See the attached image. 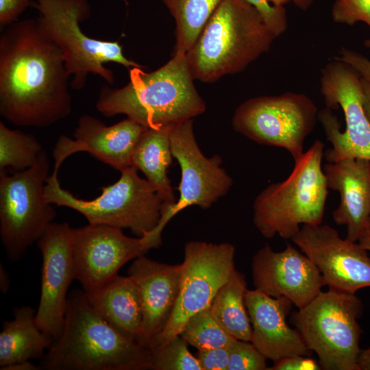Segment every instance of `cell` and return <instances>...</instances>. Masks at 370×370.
<instances>
[{"label": "cell", "mask_w": 370, "mask_h": 370, "mask_svg": "<svg viewBox=\"0 0 370 370\" xmlns=\"http://www.w3.org/2000/svg\"><path fill=\"white\" fill-rule=\"evenodd\" d=\"M70 75L60 49L37 18L0 34V114L21 127H46L71 112Z\"/></svg>", "instance_id": "cell-1"}, {"label": "cell", "mask_w": 370, "mask_h": 370, "mask_svg": "<svg viewBox=\"0 0 370 370\" xmlns=\"http://www.w3.org/2000/svg\"><path fill=\"white\" fill-rule=\"evenodd\" d=\"M123 87L103 86L97 110L106 117L125 114L147 128L174 126L203 114L206 103L194 85L185 53L174 52L151 71L132 68Z\"/></svg>", "instance_id": "cell-2"}, {"label": "cell", "mask_w": 370, "mask_h": 370, "mask_svg": "<svg viewBox=\"0 0 370 370\" xmlns=\"http://www.w3.org/2000/svg\"><path fill=\"white\" fill-rule=\"evenodd\" d=\"M40 369L147 370L150 351L123 336L91 305L84 291L68 295L60 336L43 356Z\"/></svg>", "instance_id": "cell-3"}, {"label": "cell", "mask_w": 370, "mask_h": 370, "mask_svg": "<svg viewBox=\"0 0 370 370\" xmlns=\"http://www.w3.org/2000/svg\"><path fill=\"white\" fill-rule=\"evenodd\" d=\"M275 36L245 0H223L186 53L193 78L212 83L243 71Z\"/></svg>", "instance_id": "cell-4"}, {"label": "cell", "mask_w": 370, "mask_h": 370, "mask_svg": "<svg viewBox=\"0 0 370 370\" xmlns=\"http://www.w3.org/2000/svg\"><path fill=\"white\" fill-rule=\"evenodd\" d=\"M324 144L316 140L295 161L288 177L269 185L256 197L254 224L265 238L291 239L300 225L321 224L328 194L322 168Z\"/></svg>", "instance_id": "cell-5"}, {"label": "cell", "mask_w": 370, "mask_h": 370, "mask_svg": "<svg viewBox=\"0 0 370 370\" xmlns=\"http://www.w3.org/2000/svg\"><path fill=\"white\" fill-rule=\"evenodd\" d=\"M60 165L55 163L45 186V197L51 204L78 212L89 223L129 229L138 237L158 225L164 202L153 185L141 178L134 166L121 171V177L115 183L101 187L99 197L84 200L61 187L58 177Z\"/></svg>", "instance_id": "cell-6"}, {"label": "cell", "mask_w": 370, "mask_h": 370, "mask_svg": "<svg viewBox=\"0 0 370 370\" xmlns=\"http://www.w3.org/2000/svg\"><path fill=\"white\" fill-rule=\"evenodd\" d=\"M35 6L41 28L62 52L73 89H82L90 73L113 84L114 72L105 66L109 62L129 70L143 67L123 54L119 42L95 39L83 32L80 23L90 16L88 0H36Z\"/></svg>", "instance_id": "cell-7"}, {"label": "cell", "mask_w": 370, "mask_h": 370, "mask_svg": "<svg viewBox=\"0 0 370 370\" xmlns=\"http://www.w3.org/2000/svg\"><path fill=\"white\" fill-rule=\"evenodd\" d=\"M362 312L356 294L329 289L294 312L291 321L308 348L317 355L321 369L359 370L358 319Z\"/></svg>", "instance_id": "cell-8"}, {"label": "cell", "mask_w": 370, "mask_h": 370, "mask_svg": "<svg viewBox=\"0 0 370 370\" xmlns=\"http://www.w3.org/2000/svg\"><path fill=\"white\" fill-rule=\"evenodd\" d=\"M321 92L326 108L318 112L328 140V162L347 158L370 160V123L363 108L361 76L335 58L321 70Z\"/></svg>", "instance_id": "cell-9"}, {"label": "cell", "mask_w": 370, "mask_h": 370, "mask_svg": "<svg viewBox=\"0 0 370 370\" xmlns=\"http://www.w3.org/2000/svg\"><path fill=\"white\" fill-rule=\"evenodd\" d=\"M49 160L43 149L33 166L9 174L0 171V236L8 258L18 260L56 215L45 194Z\"/></svg>", "instance_id": "cell-10"}, {"label": "cell", "mask_w": 370, "mask_h": 370, "mask_svg": "<svg viewBox=\"0 0 370 370\" xmlns=\"http://www.w3.org/2000/svg\"><path fill=\"white\" fill-rule=\"evenodd\" d=\"M234 256L235 247L228 243L192 241L185 244L175 306L163 330L151 340L149 349L180 335L190 317L210 306L236 269Z\"/></svg>", "instance_id": "cell-11"}, {"label": "cell", "mask_w": 370, "mask_h": 370, "mask_svg": "<svg viewBox=\"0 0 370 370\" xmlns=\"http://www.w3.org/2000/svg\"><path fill=\"white\" fill-rule=\"evenodd\" d=\"M318 110L308 96L287 92L249 99L235 110L233 129L261 145L282 147L294 159L304 154V143L313 130Z\"/></svg>", "instance_id": "cell-12"}, {"label": "cell", "mask_w": 370, "mask_h": 370, "mask_svg": "<svg viewBox=\"0 0 370 370\" xmlns=\"http://www.w3.org/2000/svg\"><path fill=\"white\" fill-rule=\"evenodd\" d=\"M170 143L173 157L181 169L180 197L174 204L163 206L160 220L153 230L160 237L166 225L181 210L190 206L210 208L233 184L232 177L221 166V157L208 158L201 151L194 134L193 119L171 127Z\"/></svg>", "instance_id": "cell-13"}, {"label": "cell", "mask_w": 370, "mask_h": 370, "mask_svg": "<svg viewBox=\"0 0 370 370\" xmlns=\"http://www.w3.org/2000/svg\"><path fill=\"white\" fill-rule=\"evenodd\" d=\"M162 243L149 232L132 238L121 228L104 224L73 228L75 280L86 293H93L116 275L128 261L158 248Z\"/></svg>", "instance_id": "cell-14"}, {"label": "cell", "mask_w": 370, "mask_h": 370, "mask_svg": "<svg viewBox=\"0 0 370 370\" xmlns=\"http://www.w3.org/2000/svg\"><path fill=\"white\" fill-rule=\"evenodd\" d=\"M291 240L316 265L329 289L356 294L370 287V257L358 242L328 225H303Z\"/></svg>", "instance_id": "cell-15"}, {"label": "cell", "mask_w": 370, "mask_h": 370, "mask_svg": "<svg viewBox=\"0 0 370 370\" xmlns=\"http://www.w3.org/2000/svg\"><path fill=\"white\" fill-rule=\"evenodd\" d=\"M72 230L67 223H51L37 245L42 258L40 297L36 312L38 328L53 341L61 334L69 288L75 280Z\"/></svg>", "instance_id": "cell-16"}, {"label": "cell", "mask_w": 370, "mask_h": 370, "mask_svg": "<svg viewBox=\"0 0 370 370\" xmlns=\"http://www.w3.org/2000/svg\"><path fill=\"white\" fill-rule=\"evenodd\" d=\"M251 271L256 289L285 297L297 308L310 303L325 286L313 262L290 244L282 251L264 245L252 258Z\"/></svg>", "instance_id": "cell-17"}, {"label": "cell", "mask_w": 370, "mask_h": 370, "mask_svg": "<svg viewBox=\"0 0 370 370\" xmlns=\"http://www.w3.org/2000/svg\"><path fill=\"white\" fill-rule=\"evenodd\" d=\"M145 127L127 118L112 125L85 114L79 117L73 133L75 140L60 136L53 154L66 159L77 152L85 151L114 169L122 171L132 166L135 146Z\"/></svg>", "instance_id": "cell-18"}, {"label": "cell", "mask_w": 370, "mask_h": 370, "mask_svg": "<svg viewBox=\"0 0 370 370\" xmlns=\"http://www.w3.org/2000/svg\"><path fill=\"white\" fill-rule=\"evenodd\" d=\"M180 273V264L157 262L145 255L136 258L127 271L140 295L143 319L138 343L147 349L171 316L179 293Z\"/></svg>", "instance_id": "cell-19"}, {"label": "cell", "mask_w": 370, "mask_h": 370, "mask_svg": "<svg viewBox=\"0 0 370 370\" xmlns=\"http://www.w3.org/2000/svg\"><path fill=\"white\" fill-rule=\"evenodd\" d=\"M245 304L252 328L251 342L267 359L274 362L289 356L311 355L299 332L286 322L291 301L255 288L247 289Z\"/></svg>", "instance_id": "cell-20"}, {"label": "cell", "mask_w": 370, "mask_h": 370, "mask_svg": "<svg viewBox=\"0 0 370 370\" xmlns=\"http://www.w3.org/2000/svg\"><path fill=\"white\" fill-rule=\"evenodd\" d=\"M328 188L338 192L333 212L337 225L347 226V238L354 242L370 231V160L347 158L323 166Z\"/></svg>", "instance_id": "cell-21"}, {"label": "cell", "mask_w": 370, "mask_h": 370, "mask_svg": "<svg viewBox=\"0 0 370 370\" xmlns=\"http://www.w3.org/2000/svg\"><path fill=\"white\" fill-rule=\"evenodd\" d=\"M86 294L108 323L125 338L138 343L143 306L138 288L130 276L117 274L96 291Z\"/></svg>", "instance_id": "cell-22"}, {"label": "cell", "mask_w": 370, "mask_h": 370, "mask_svg": "<svg viewBox=\"0 0 370 370\" xmlns=\"http://www.w3.org/2000/svg\"><path fill=\"white\" fill-rule=\"evenodd\" d=\"M13 314L14 319L3 323L0 333V369L42 358L53 341L37 325L36 312L32 307L16 308Z\"/></svg>", "instance_id": "cell-23"}, {"label": "cell", "mask_w": 370, "mask_h": 370, "mask_svg": "<svg viewBox=\"0 0 370 370\" xmlns=\"http://www.w3.org/2000/svg\"><path fill=\"white\" fill-rule=\"evenodd\" d=\"M172 127L145 128L132 156V166L146 176L166 206L176 201L167 175L173 157L170 143Z\"/></svg>", "instance_id": "cell-24"}, {"label": "cell", "mask_w": 370, "mask_h": 370, "mask_svg": "<svg viewBox=\"0 0 370 370\" xmlns=\"http://www.w3.org/2000/svg\"><path fill=\"white\" fill-rule=\"evenodd\" d=\"M245 275L234 270L214 296L210 306L218 323L236 339L250 341L252 328L245 304Z\"/></svg>", "instance_id": "cell-25"}, {"label": "cell", "mask_w": 370, "mask_h": 370, "mask_svg": "<svg viewBox=\"0 0 370 370\" xmlns=\"http://www.w3.org/2000/svg\"><path fill=\"white\" fill-rule=\"evenodd\" d=\"M175 21V52L186 53L223 0H160Z\"/></svg>", "instance_id": "cell-26"}, {"label": "cell", "mask_w": 370, "mask_h": 370, "mask_svg": "<svg viewBox=\"0 0 370 370\" xmlns=\"http://www.w3.org/2000/svg\"><path fill=\"white\" fill-rule=\"evenodd\" d=\"M42 150L34 135L10 129L0 122V171L25 170L34 164Z\"/></svg>", "instance_id": "cell-27"}, {"label": "cell", "mask_w": 370, "mask_h": 370, "mask_svg": "<svg viewBox=\"0 0 370 370\" xmlns=\"http://www.w3.org/2000/svg\"><path fill=\"white\" fill-rule=\"evenodd\" d=\"M180 335L198 351L228 347L236 339L218 323L210 307L190 317Z\"/></svg>", "instance_id": "cell-28"}, {"label": "cell", "mask_w": 370, "mask_h": 370, "mask_svg": "<svg viewBox=\"0 0 370 370\" xmlns=\"http://www.w3.org/2000/svg\"><path fill=\"white\" fill-rule=\"evenodd\" d=\"M188 344L180 335L165 345L149 349L151 370H202L188 350Z\"/></svg>", "instance_id": "cell-29"}, {"label": "cell", "mask_w": 370, "mask_h": 370, "mask_svg": "<svg viewBox=\"0 0 370 370\" xmlns=\"http://www.w3.org/2000/svg\"><path fill=\"white\" fill-rule=\"evenodd\" d=\"M228 370H266L267 358L250 341L235 339L229 345Z\"/></svg>", "instance_id": "cell-30"}, {"label": "cell", "mask_w": 370, "mask_h": 370, "mask_svg": "<svg viewBox=\"0 0 370 370\" xmlns=\"http://www.w3.org/2000/svg\"><path fill=\"white\" fill-rule=\"evenodd\" d=\"M332 16L336 23L353 25L363 21L370 27V0H336Z\"/></svg>", "instance_id": "cell-31"}, {"label": "cell", "mask_w": 370, "mask_h": 370, "mask_svg": "<svg viewBox=\"0 0 370 370\" xmlns=\"http://www.w3.org/2000/svg\"><path fill=\"white\" fill-rule=\"evenodd\" d=\"M260 14L265 25L275 38L287 28L286 13L283 6L271 5L267 0H245Z\"/></svg>", "instance_id": "cell-32"}, {"label": "cell", "mask_w": 370, "mask_h": 370, "mask_svg": "<svg viewBox=\"0 0 370 370\" xmlns=\"http://www.w3.org/2000/svg\"><path fill=\"white\" fill-rule=\"evenodd\" d=\"M228 347L198 351L195 356L201 369L228 370L230 358Z\"/></svg>", "instance_id": "cell-33"}, {"label": "cell", "mask_w": 370, "mask_h": 370, "mask_svg": "<svg viewBox=\"0 0 370 370\" xmlns=\"http://www.w3.org/2000/svg\"><path fill=\"white\" fill-rule=\"evenodd\" d=\"M319 361L308 356L293 355L282 358L268 370H320Z\"/></svg>", "instance_id": "cell-34"}, {"label": "cell", "mask_w": 370, "mask_h": 370, "mask_svg": "<svg viewBox=\"0 0 370 370\" xmlns=\"http://www.w3.org/2000/svg\"><path fill=\"white\" fill-rule=\"evenodd\" d=\"M31 4V0H0L1 27H5L17 21Z\"/></svg>", "instance_id": "cell-35"}, {"label": "cell", "mask_w": 370, "mask_h": 370, "mask_svg": "<svg viewBox=\"0 0 370 370\" xmlns=\"http://www.w3.org/2000/svg\"><path fill=\"white\" fill-rule=\"evenodd\" d=\"M340 54L337 58L352 66L361 77L370 82V60L368 58L346 48H342Z\"/></svg>", "instance_id": "cell-36"}, {"label": "cell", "mask_w": 370, "mask_h": 370, "mask_svg": "<svg viewBox=\"0 0 370 370\" xmlns=\"http://www.w3.org/2000/svg\"><path fill=\"white\" fill-rule=\"evenodd\" d=\"M361 84L363 92V108L370 123V82L361 77Z\"/></svg>", "instance_id": "cell-37"}, {"label": "cell", "mask_w": 370, "mask_h": 370, "mask_svg": "<svg viewBox=\"0 0 370 370\" xmlns=\"http://www.w3.org/2000/svg\"><path fill=\"white\" fill-rule=\"evenodd\" d=\"M357 362L359 370H370V347L360 349Z\"/></svg>", "instance_id": "cell-38"}, {"label": "cell", "mask_w": 370, "mask_h": 370, "mask_svg": "<svg viewBox=\"0 0 370 370\" xmlns=\"http://www.w3.org/2000/svg\"><path fill=\"white\" fill-rule=\"evenodd\" d=\"M270 3L276 6H283L288 1H293L299 8L307 10L312 4L313 0H267Z\"/></svg>", "instance_id": "cell-39"}, {"label": "cell", "mask_w": 370, "mask_h": 370, "mask_svg": "<svg viewBox=\"0 0 370 370\" xmlns=\"http://www.w3.org/2000/svg\"><path fill=\"white\" fill-rule=\"evenodd\" d=\"M40 369L39 366H36L29 360L16 362L3 367L1 370H38Z\"/></svg>", "instance_id": "cell-40"}, {"label": "cell", "mask_w": 370, "mask_h": 370, "mask_svg": "<svg viewBox=\"0 0 370 370\" xmlns=\"http://www.w3.org/2000/svg\"><path fill=\"white\" fill-rule=\"evenodd\" d=\"M10 280L4 268L1 264L0 268V288L2 293H5L9 288Z\"/></svg>", "instance_id": "cell-41"}, {"label": "cell", "mask_w": 370, "mask_h": 370, "mask_svg": "<svg viewBox=\"0 0 370 370\" xmlns=\"http://www.w3.org/2000/svg\"><path fill=\"white\" fill-rule=\"evenodd\" d=\"M358 243L366 249L368 252H370V231L365 234L359 241Z\"/></svg>", "instance_id": "cell-42"}, {"label": "cell", "mask_w": 370, "mask_h": 370, "mask_svg": "<svg viewBox=\"0 0 370 370\" xmlns=\"http://www.w3.org/2000/svg\"><path fill=\"white\" fill-rule=\"evenodd\" d=\"M365 45L366 47L370 49V39L366 40L365 41Z\"/></svg>", "instance_id": "cell-43"}, {"label": "cell", "mask_w": 370, "mask_h": 370, "mask_svg": "<svg viewBox=\"0 0 370 370\" xmlns=\"http://www.w3.org/2000/svg\"><path fill=\"white\" fill-rule=\"evenodd\" d=\"M123 1L125 3V4H128V0H123Z\"/></svg>", "instance_id": "cell-44"}]
</instances>
